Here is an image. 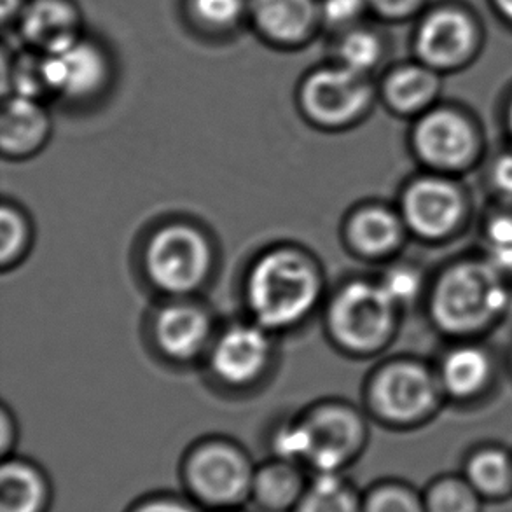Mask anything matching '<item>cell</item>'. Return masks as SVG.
<instances>
[{
	"instance_id": "cell-1",
	"label": "cell",
	"mask_w": 512,
	"mask_h": 512,
	"mask_svg": "<svg viewBox=\"0 0 512 512\" xmlns=\"http://www.w3.org/2000/svg\"><path fill=\"white\" fill-rule=\"evenodd\" d=\"M243 291L250 320L280 333L303 324L319 308L324 275L305 250L278 245L252 261Z\"/></svg>"
},
{
	"instance_id": "cell-2",
	"label": "cell",
	"mask_w": 512,
	"mask_h": 512,
	"mask_svg": "<svg viewBox=\"0 0 512 512\" xmlns=\"http://www.w3.org/2000/svg\"><path fill=\"white\" fill-rule=\"evenodd\" d=\"M369 441L359 409L343 401H324L303 415L280 423L270 436L271 457L303 465L310 474L346 472Z\"/></svg>"
},
{
	"instance_id": "cell-3",
	"label": "cell",
	"mask_w": 512,
	"mask_h": 512,
	"mask_svg": "<svg viewBox=\"0 0 512 512\" xmlns=\"http://www.w3.org/2000/svg\"><path fill=\"white\" fill-rule=\"evenodd\" d=\"M506 278L485 257L451 264L430 294L434 324L453 336H469L490 327L509 306Z\"/></svg>"
},
{
	"instance_id": "cell-4",
	"label": "cell",
	"mask_w": 512,
	"mask_h": 512,
	"mask_svg": "<svg viewBox=\"0 0 512 512\" xmlns=\"http://www.w3.org/2000/svg\"><path fill=\"white\" fill-rule=\"evenodd\" d=\"M256 467L242 444L228 437H205L182 455L180 492L203 512L247 509Z\"/></svg>"
},
{
	"instance_id": "cell-5",
	"label": "cell",
	"mask_w": 512,
	"mask_h": 512,
	"mask_svg": "<svg viewBox=\"0 0 512 512\" xmlns=\"http://www.w3.org/2000/svg\"><path fill=\"white\" fill-rule=\"evenodd\" d=\"M214 264V245L191 222L163 224L149 236L142 254L147 280L168 298H191L207 284Z\"/></svg>"
},
{
	"instance_id": "cell-6",
	"label": "cell",
	"mask_w": 512,
	"mask_h": 512,
	"mask_svg": "<svg viewBox=\"0 0 512 512\" xmlns=\"http://www.w3.org/2000/svg\"><path fill=\"white\" fill-rule=\"evenodd\" d=\"M399 312L380 280H350L327 305V331L346 353L371 355L394 338Z\"/></svg>"
},
{
	"instance_id": "cell-7",
	"label": "cell",
	"mask_w": 512,
	"mask_h": 512,
	"mask_svg": "<svg viewBox=\"0 0 512 512\" xmlns=\"http://www.w3.org/2000/svg\"><path fill=\"white\" fill-rule=\"evenodd\" d=\"M376 97L373 77L334 60L306 72L298 86L299 111L324 130H343L359 123L371 111Z\"/></svg>"
},
{
	"instance_id": "cell-8",
	"label": "cell",
	"mask_w": 512,
	"mask_h": 512,
	"mask_svg": "<svg viewBox=\"0 0 512 512\" xmlns=\"http://www.w3.org/2000/svg\"><path fill=\"white\" fill-rule=\"evenodd\" d=\"M437 374L416 360H390L367 385V406L383 425L409 429L429 420L441 395Z\"/></svg>"
},
{
	"instance_id": "cell-9",
	"label": "cell",
	"mask_w": 512,
	"mask_h": 512,
	"mask_svg": "<svg viewBox=\"0 0 512 512\" xmlns=\"http://www.w3.org/2000/svg\"><path fill=\"white\" fill-rule=\"evenodd\" d=\"M485 34L478 18L460 4L427 7L416 20L413 53L439 74L469 67L483 48Z\"/></svg>"
},
{
	"instance_id": "cell-10",
	"label": "cell",
	"mask_w": 512,
	"mask_h": 512,
	"mask_svg": "<svg viewBox=\"0 0 512 512\" xmlns=\"http://www.w3.org/2000/svg\"><path fill=\"white\" fill-rule=\"evenodd\" d=\"M411 144L434 172H460L478 156L479 133L469 116L436 105L416 118Z\"/></svg>"
},
{
	"instance_id": "cell-11",
	"label": "cell",
	"mask_w": 512,
	"mask_h": 512,
	"mask_svg": "<svg viewBox=\"0 0 512 512\" xmlns=\"http://www.w3.org/2000/svg\"><path fill=\"white\" fill-rule=\"evenodd\" d=\"M275 353L270 331L250 322H236L215 334L207 353L215 380L229 388H249L263 380Z\"/></svg>"
},
{
	"instance_id": "cell-12",
	"label": "cell",
	"mask_w": 512,
	"mask_h": 512,
	"mask_svg": "<svg viewBox=\"0 0 512 512\" xmlns=\"http://www.w3.org/2000/svg\"><path fill=\"white\" fill-rule=\"evenodd\" d=\"M465 207V196L457 182L434 172L409 182L402 193L399 214L413 235L441 240L462 224Z\"/></svg>"
},
{
	"instance_id": "cell-13",
	"label": "cell",
	"mask_w": 512,
	"mask_h": 512,
	"mask_svg": "<svg viewBox=\"0 0 512 512\" xmlns=\"http://www.w3.org/2000/svg\"><path fill=\"white\" fill-rule=\"evenodd\" d=\"M46 56L51 95L84 104L100 97L112 83V58L104 44L90 35L60 53Z\"/></svg>"
},
{
	"instance_id": "cell-14",
	"label": "cell",
	"mask_w": 512,
	"mask_h": 512,
	"mask_svg": "<svg viewBox=\"0 0 512 512\" xmlns=\"http://www.w3.org/2000/svg\"><path fill=\"white\" fill-rule=\"evenodd\" d=\"M215 334L212 313L191 298H172L154 313V345L173 362H193L207 355Z\"/></svg>"
},
{
	"instance_id": "cell-15",
	"label": "cell",
	"mask_w": 512,
	"mask_h": 512,
	"mask_svg": "<svg viewBox=\"0 0 512 512\" xmlns=\"http://www.w3.org/2000/svg\"><path fill=\"white\" fill-rule=\"evenodd\" d=\"M247 23L271 48H306L322 32L320 0H249Z\"/></svg>"
},
{
	"instance_id": "cell-16",
	"label": "cell",
	"mask_w": 512,
	"mask_h": 512,
	"mask_svg": "<svg viewBox=\"0 0 512 512\" xmlns=\"http://www.w3.org/2000/svg\"><path fill=\"white\" fill-rule=\"evenodd\" d=\"M14 34L23 48L55 55L86 35L83 11L76 0H28Z\"/></svg>"
},
{
	"instance_id": "cell-17",
	"label": "cell",
	"mask_w": 512,
	"mask_h": 512,
	"mask_svg": "<svg viewBox=\"0 0 512 512\" xmlns=\"http://www.w3.org/2000/svg\"><path fill=\"white\" fill-rule=\"evenodd\" d=\"M51 137V118L42 100L9 95L0 112V149L7 160H27Z\"/></svg>"
},
{
	"instance_id": "cell-18",
	"label": "cell",
	"mask_w": 512,
	"mask_h": 512,
	"mask_svg": "<svg viewBox=\"0 0 512 512\" xmlns=\"http://www.w3.org/2000/svg\"><path fill=\"white\" fill-rule=\"evenodd\" d=\"M441 90L443 74L415 58L387 70L381 77L378 95L395 114L418 118L436 107Z\"/></svg>"
},
{
	"instance_id": "cell-19",
	"label": "cell",
	"mask_w": 512,
	"mask_h": 512,
	"mask_svg": "<svg viewBox=\"0 0 512 512\" xmlns=\"http://www.w3.org/2000/svg\"><path fill=\"white\" fill-rule=\"evenodd\" d=\"M406 235L401 214L383 205H362L348 215L345 240L364 259H385L395 254Z\"/></svg>"
},
{
	"instance_id": "cell-20",
	"label": "cell",
	"mask_w": 512,
	"mask_h": 512,
	"mask_svg": "<svg viewBox=\"0 0 512 512\" xmlns=\"http://www.w3.org/2000/svg\"><path fill=\"white\" fill-rule=\"evenodd\" d=\"M55 490L44 467L13 455L0 465V512H49Z\"/></svg>"
},
{
	"instance_id": "cell-21",
	"label": "cell",
	"mask_w": 512,
	"mask_h": 512,
	"mask_svg": "<svg viewBox=\"0 0 512 512\" xmlns=\"http://www.w3.org/2000/svg\"><path fill=\"white\" fill-rule=\"evenodd\" d=\"M312 474L303 465L270 457L257 464L250 509L256 512H292L303 499Z\"/></svg>"
},
{
	"instance_id": "cell-22",
	"label": "cell",
	"mask_w": 512,
	"mask_h": 512,
	"mask_svg": "<svg viewBox=\"0 0 512 512\" xmlns=\"http://www.w3.org/2000/svg\"><path fill=\"white\" fill-rule=\"evenodd\" d=\"M458 472L485 500L486 506L512 500V450L497 443L474 446L465 453Z\"/></svg>"
},
{
	"instance_id": "cell-23",
	"label": "cell",
	"mask_w": 512,
	"mask_h": 512,
	"mask_svg": "<svg viewBox=\"0 0 512 512\" xmlns=\"http://www.w3.org/2000/svg\"><path fill=\"white\" fill-rule=\"evenodd\" d=\"M493 362L490 353L478 345H457L446 352L437 380L444 394L457 401H467L481 394L492 380Z\"/></svg>"
},
{
	"instance_id": "cell-24",
	"label": "cell",
	"mask_w": 512,
	"mask_h": 512,
	"mask_svg": "<svg viewBox=\"0 0 512 512\" xmlns=\"http://www.w3.org/2000/svg\"><path fill=\"white\" fill-rule=\"evenodd\" d=\"M387 56V41L367 23L333 35V60L348 69L373 77Z\"/></svg>"
},
{
	"instance_id": "cell-25",
	"label": "cell",
	"mask_w": 512,
	"mask_h": 512,
	"mask_svg": "<svg viewBox=\"0 0 512 512\" xmlns=\"http://www.w3.org/2000/svg\"><path fill=\"white\" fill-rule=\"evenodd\" d=\"M292 512H362V490L346 472L312 474L303 499Z\"/></svg>"
},
{
	"instance_id": "cell-26",
	"label": "cell",
	"mask_w": 512,
	"mask_h": 512,
	"mask_svg": "<svg viewBox=\"0 0 512 512\" xmlns=\"http://www.w3.org/2000/svg\"><path fill=\"white\" fill-rule=\"evenodd\" d=\"M184 13L196 32L226 37L249 21V0H184Z\"/></svg>"
},
{
	"instance_id": "cell-27",
	"label": "cell",
	"mask_w": 512,
	"mask_h": 512,
	"mask_svg": "<svg viewBox=\"0 0 512 512\" xmlns=\"http://www.w3.org/2000/svg\"><path fill=\"white\" fill-rule=\"evenodd\" d=\"M427 512H483L485 500L479 497L460 472H443L423 486Z\"/></svg>"
},
{
	"instance_id": "cell-28",
	"label": "cell",
	"mask_w": 512,
	"mask_h": 512,
	"mask_svg": "<svg viewBox=\"0 0 512 512\" xmlns=\"http://www.w3.org/2000/svg\"><path fill=\"white\" fill-rule=\"evenodd\" d=\"M362 512H427L422 488L401 478H381L362 490Z\"/></svg>"
},
{
	"instance_id": "cell-29",
	"label": "cell",
	"mask_w": 512,
	"mask_h": 512,
	"mask_svg": "<svg viewBox=\"0 0 512 512\" xmlns=\"http://www.w3.org/2000/svg\"><path fill=\"white\" fill-rule=\"evenodd\" d=\"M34 242L30 217L16 203L6 200L0 208V266L16 268L27 257Z\"/></svg>"
},
{
	"instance_id": "cell-30",
	"label": "cell",
	"mask_w": 512,
	"mask_h": 512,
	"mask_svg": "<svg viewBox=\"0 0 512 512\" xmlns=\"http://www.w3.org/2000/svg\"><path fill=\"white\" fill-rule=\"evenodd\" d=\"M485 259L502 275H512V212H499L488 217L483 231Z\"/></svg>"
},
{
	"instance_id": "cell-31",
	"label": "cell",
	"mask_w": 512,
	"mask_h": 512,
	"mask_svg": "<svg viewBox=\"0 0 512 512\" xmlns=\"http://www.w3.org/2000/svg\"><path fill=\"white\" fill-rule=\"evenodd\" d=\"M369 14L366 0H320L322 30L331 35L366 23Z\"/></svg>"
},
{
	"instance_id": "cell-32",
	"label": "cell",
	"mask_w": 512,
	"mask_h": 512,
	"mask_svg": "<svg viewBox=\"0 0 512 512\" xmlns=\"http://www.w3.org/2000/svg\"><path fill=\"white\" fill-rule=\"evenodd\" d=\"M380 284L388 292V296L394 299L395 305L402 306L413 303L422 291V273L406 264H395L380 278Z\"/></svg>"
},
{
	"instance_id": "cell-33",
	"label": "cell",
	"mask_w": 512,
	"mask_h": 512,
	"mask_svg": "<svg viewBox=\"0 0 512 512\" xmlns=\"http://www.w3.org/2000/svg\"><path fill=\"white\" fill-rule=\"evenodd\" d=\"M123 512H203L200 507L194 504L193 500L186 497L182 492H160L146 493L140 495L139 499L133 500L130 506Z\"/></svg>"
},
{
	"instance_id": "cell-34",
	"label": "cell",
	"mask_w": 512,
	"mask_h": 512,
	"mask_svg": "<svg viewBox=\"0 0 512 512\" xmlns=\"http://www.w3.org/2000/svg\"><path fill=\"white\" fill-rule=\"evenodd\" d=\"M369 13L387 23L418 20L429 7V0H366Z\"/></svg>"
},
{
	"instance_id": "cell-35",
	"label": "cell",
	"mask_w": 512,
	"mask_h": 512,
	"mask_svg": "<svg viewBox=\"0 0 512 512\" xmlns=\"http://www.w3.org/2000/svg\"><path fill=\"white\" fill-rule=\"evenodd\" d=\"M490 182L497 193L512 200V147L493 160Z\"/></svg>"
},
{
	"instance_id": "cell-36",
	"label": "cell",
	"mask_w": 512,
	"mask_h": 512,
	"mask_svg": "<svg viewBox=\"0 0 512 512\" xmlns=\"http://www.w3.org/2000/svg\"><path fill=\"white\" fill-rule=\"evenodd\" d=\"M18 444V423L6 404L0 409V455L2 458L16 455Z\"/></svg>"
},
{
	"instance_id": "cell-37",
	"label": "cell",
	"mask_w": 512,
	"mask_h": 512,
	"mask_svg": "<svg viewBox=\"0 0 512 512\" xmlns=\"http://www.w3.org/2000/svg\"><path fill=\"white\" fill-rule=\"evenodd\" d=\"M28 0H2V21L4 25H16Z\"/></svg>"
},
{
	"instance_id": "cell-38",
	"label": "cell",
	"mask_w": 512,
	"mask_h": 512,
	"mask_svg": "<svg viewBox=\"0 0 512 512\" xmlns=\"http://www.w3.org/2000/svg\"><path fill=\"white\" fill-rule=\"evenodd\" d=\"M490 6L499 14L500 20L506 21L512 27V0H490Z\"/></svg>"
},
{
	"instance_id": "cell-39",
	"label": "cell",
	"mask_w": 512,
	"mask_h": 512,
	"mask_svg": "<svg viewBox=\"0 0 512 512\" xmlns=\"http://www.w3.org/2000/svg\"><path fill=\"white\" fill-rule=\"evenodd\" d=\"M506 126L507 132H509V135H511L512 139V95L506 105Z\"/></svg>"
},
{
	"instance_id": "cell-40",
	"label": "cell",
	"mask_w": 512,
	"mask_h": 512,
	"mask_svg": "<svg viewBox=\"0 0 512 512\" xmlns=\"http://www.w3.org/2000/svg\"><path fill=\"white\" fill-rule=\"evenodd\" d=\"M229 512H252L250 511V507H247V509H240V511H229ZM256 512V511H254Z\"/></svg>"
}]
</instances>
